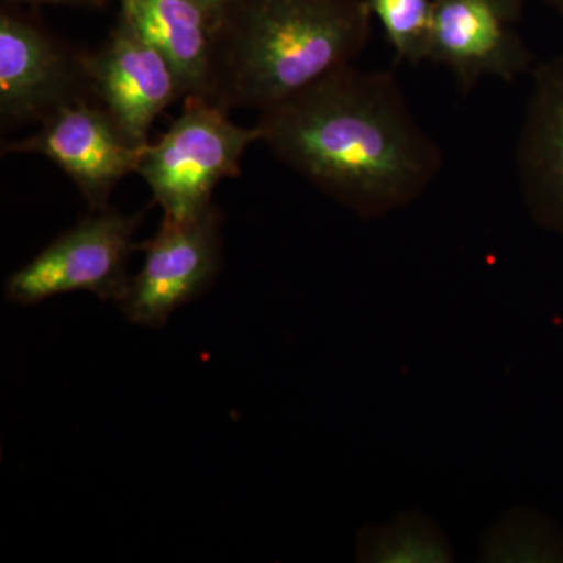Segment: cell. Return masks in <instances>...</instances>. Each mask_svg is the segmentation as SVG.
I'll return each instance as SVG.
<instances>
[{"label":"cell","instance_id":"obj_5","mask_svg":"<svg viewBox=\"0 0 563 563\" xmlns=\"http://www.w3.org/2000/svg\"><path fill=\"white\" fill-rule=\"evenodd\" d=\"M144 262L118 299L133 324L157 329L217 279L222 263L221 213L217 207L190 218H163L161 229L140 244Z\"/></svg>","mask_w":563,"mask_h":563},{"label":"cell","instance_id":"obj_15","mask_svg":"<svg viewBox=\"0 0 563 563\" xmlns=\"http://www.w3.org/2000/svg\"><path fill=\"white\" fill-rule=\"evenodd\" d=\"M13 2L31 3V5H66L99 9V7L106 5L109 0H13Z\"/></svg>","mask_w":563,"mask_h":563},{"label":"cell","instance_id":"obj_16","mask_svg":"<svg viewBox=\"0 0 563 563\" xmlns=\"http://www.w3.org/2000/svg\"><path fill=\"white\" fill-rule=\"evenodd\" d=\"M196 2L199 3V5L202 7L203 10L207 11V13L210 14L211 20L214 22H220L222 14L225 13L233 3L236 2V0H196Z\"/></svg>","mask_w":563,"mask_h":563},{"label":"cell","instance_id":"obj_11","mask_svg":"<svg viewBox=\"0 0 563 563\" xmlns=\"http://www.w3.org/2000/svg\"><path fill=\"white\" fill-rule=\"evenodd\" d=\"M121 20L172 63L184 99L213 98L217 22L196 0H120Z\"/></svg>","mask_w":563,"mask_h":563},{"label":"cell","instance_id":"obj_9","mask_svg":"<svg viewBox=\"0 0 563 563\" xmlns=\"http://www.w3.org/2000/svg\"><path fill=\"white\" fill-rule=\"evenodd\" d=\"M523 0H433L429 62L450 69L462 90L484 77L517 80L532 55L515 32Z\"/></svg>","mask_w":563,"mask_h":563},{"label":"cell","instance_id":"obj_1","mask_svg":"<svg viewBox=\"0 0 563 563\" xmlns=\"http://www.w3.org/2000/svg\"><path fill=\"white\" fill-rule=\"evenodd\" d=\"M255 125L277 161L365 221L409 207L443 168L387 70L347 66L261 111Z\"/></svg>","mask_w":563,"mask_h":563},{"label":"cell","instance_id":"obj_12","mask_svg":"<svg viewBox=\"0 0 563 563\" xmlns=\"http://www.w3.org/2000/svg\"><path fill=\"white\" fill-rule=\"evenodd\" d=\"M357 561L451 563L453 544L439 525L418 510H401L391 523L366 526L357 536Z\"/></svg>","mask_w":563,"mask_h":563},{"label":"cell","instance_id":"obj_3","mask_svg":"<svg viewBox=\"0 0 563 563\" xmlns=\"http://www.w3.org/2000/svg\"><path fill=\"white\" fill-rule=\"evenodd\" d=\"M229 109L185 99L179 117L155 143H147L136 174L168 220H190L209 210L220 181L239 177L247 147L262 141L261 129L242 128Z\"/></svg>","mask_w":563,"mask_h":563},{"label":"cell","instance_id":"obj_10","mask_svg":"<svg viewBox=\"0 0 563 563\" xmlns=\"http://www.w3.org/2000/svg\"><path fill=\"white\" fill-rule=\"evenodd\" d=\"M515 168L529 217L563 236V51L533 69Z\"/></svg>","mask_w":563,"mask_h":563},{"label":"cell","instance_id":"obj_8","mask_svg":"<svg viewBox=\"0 0 563 563\" xmlns=\"http://www.w3.org/2000/svg\"><path fill=\"white\" fill-rule=\"evenodd\" d=\"M87 70L92 99L136 146L150 143L155 120L184 98L168 58L121 18L106 43L87 52Z\"/></svg>","mask_w":563,"mask_h":563},{"label":"cell","instance_id":"obj_4","mask_svg":"<svg viewBox=\"0 0 563 563\" xmlns=\"http://www.w3.org/2000/svg\"><path fill=\"white\" fill-rule=\"evenodd\" d=\"M144 213L124 214L110 209L90 211L43 251L11 274L5 295L20 306H35L65 295L87 291L102 301L117 302L129 285L128 263Z\"/></svg>","mask_w":563,"mask_h":563},{"label":"cell","instance_id":"obj_14","mask_svg":"<svg viewBox=\"0 0 563 563\" xmlns=\"http://www.w3.org/2000/svg\"><path fill=\"white\" fill-rule=\"evenodd\" d=\"M399 62L429 60L433 0H366Z\"/></svg>","mask_w":563,"mask_h":563},{"label":"cell","instance_id":"obj_7","mask_svg":"<svg viewBox=\"0 0 563 563\" xmlns=\"http://www.w3.org/2000/svg\"><path fill=\"white\" fill-rule=\"evenodd\" d=\"M143 150L95 99L62 107L41 122L38 132L3 147L49 158L76 184L90 211L109 207L117 185L139 169Z\"/></svg>","mask_w":563,"mask_h":563},{"label":"cell","instance_id":"obj_6","mask_svg":"<svg viewBox=\"0 0 563 563\" xmlns=\"http://www.w3.org/2000/svg\"><path fill=\"white\" fill-rule=\"evenodd\" d=\"M92 99L87 52L74 51L32 18L0 14L2 124L43 122L68 103Z\"/></svg>","mask_w":563,"mask_h":563},{"label":"cell","instance_id":"obj_2","mask_svg":"<svg viewBox=\"0 0 563 563\" xmlns=\"http://www.w3.org/2000/svg\"><path fill=\"white\" fill-rule=\"evenodd\" d=\"M366 0H236L217 25L211 102L265 111L352 66L372 35Z\"/></svg>","mask_w":563,"mask_h":563},{"label":"cell","instance_id":"obj_17","mask_svg":"<svg viewBox=\"0 0 563 563\" xmlns=\"http://www.w3.org/2000/svg\"><path fill=\"white\" fill-rule=\"evenodd\" d=\"M542 2L563 16V0H542Z\"/></svg>","mask_w":563,"mask_h":563},{"label":"cell","instance_id":"obj_13","mask_svg":"<svg viewBox=\"0 0 563 563\" xmlns=\"http://www.w3.org/2000/svg\"><path fill=\"white\" fill-rule=\"evenodd\" d=\"M479 562L563 563L562 528L537 510H507L485 531Z\"/></svg>","mask_w":563,"mask_h":563}]
</instances>
